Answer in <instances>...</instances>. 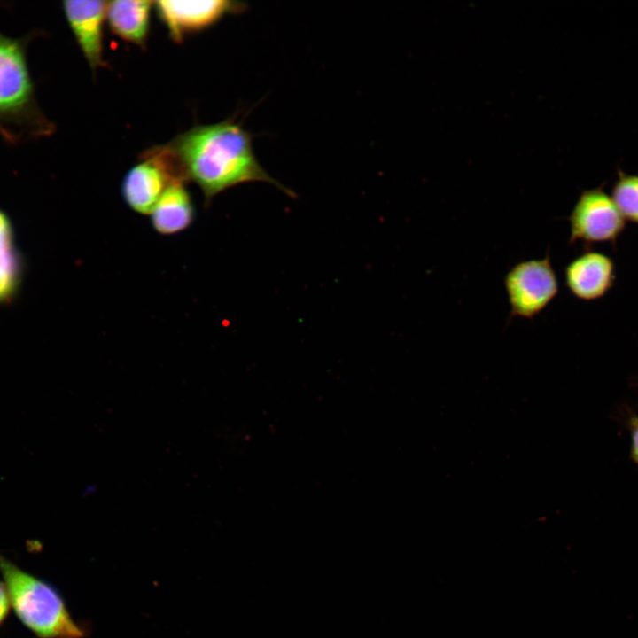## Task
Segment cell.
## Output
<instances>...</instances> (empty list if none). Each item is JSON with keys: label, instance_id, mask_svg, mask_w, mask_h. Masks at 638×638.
<instances>
[{"label": "cell", "instance_id": "1", "mask_svg": "<svg viewBox=\"0 0 638 638\" xmlns=\"http://www.w3.org/2000/svg\"><path fill=\"white\" fill-rule=\"evenodd\" d=\"M160 147L178 176L200 189L206 206L224 191L249 182L268 183L296 197L261 165L253 135L235 118L195 126Z\"/></svg>", "mask_w": 638, "mask_h": 638}, {"label": "cell", "instance_id": "2", "mask_svg": "<svg viewBox=\"0 0 638 638\" xmlns=\"http://www.w3.org/2000/svg\"><path fill=\"white\" fill-rule=\"evenodd\" d=\"M43 33L33 29L12 37L0 31V136L8 144L49 136L55 130L37 102L27 58L29 43Z\"/></svg>", "mask_w": 638, "mask_h": 638}, {"label": "cell", "instance_id": "3", "mask_svg": "<svg viewBox=\"0 0 638 638\" xmlns=\"http://www.w3.org/2000/svg\"><path fill=\"white\" fill-rule=\"evenodd\" d=\"M0 572L20 621L41 638H82L60 595L0 553Z\"/></svg>", "mask_w": 638, "mask_h": 638}, {"label": "cell", "instance_id": "4", "mask_svg": "<svg viewBox=\"0 0 638 638\" xmlns=\"http://www.w3.org/2000/svg\"><path fill=\"white\" fill-rule=\"evenodd\" d=\"M504 286L511 317H535L558 292V282L549 255L514 265L504 277Z\"/></svg>", "mask_w": 638, "mask_h": 638}, {"label": "cell", "instance_id": "5", "mask_svg": "<svg viewBox=\"0 0 638 638\" xmlns=\"http://www.w3.org/2000/svg\"><path fill=\"white\" fill-rule=\"evenodd\" d=\"M568 221L569 243L581 241L586 246L595 243H611L615 246L626 227V220L603 186L583 191Z\"/></svg>", "mask_w": 638, "mask_h": 638}, {"label": "cell", "instance_id": "6", "mask_svg": "<svg viewBox=\"0 0 638 638\" xmlns=\"http://www.w3.org/2000/svg\"><path fill=\"white\" fill-rule=\"evenodd\" d=\"M140 160L124 175L121 196L131 210L150 215L167 188L181 180L154 147L144 152Z\"/></svg>", "mask_w": 638, "mask_h": 638}, {"label": "cell", "instance_id": "7", "mask_svg": "<svg viewBox=\"0 0 638 638\" xmlns=\"http://www.w3.org/2000/svg\"><path fill=\"white\" fill-rule=\"evenodd\" d=\"M153 4L175 42H181L185 35L211 27L226 15L242 13L248 7L244 2L230 0H160Z\"/></svg>", "mask_w": 638, "mask_h": 638}, {"label": "cell", "instance_id": "8", "mask_svg": "<svg viewBox=\"0 0 638 638\" xmlns=\"http://www.w3.org/2000/svg\"><path fill=\"white\" fill-rule=\"evenodd\" d=\"M107 2L67 0L62 9L70 29L93 72L105 66L104 59V22Z\"/></svg>", "mask_w": 638, "mask_h": 638}, {"label": "cell", "instance_id": "9", "mask_svg": "<svg viewBox=\"0 0 638 638\" xmlns=\"http://www.w3.org/2000/svg\"><path fill=\"white\" fill-rule=\"evenodd\" d=\"M614 261L608 255L586 249L565 267L567 288L576 298L591 301L603 298L615 281Z\"/></svg>", "mask_w": 638, "mask_h": 638}, {"label": "cell", "instance_id": "10", "mask_svg": "<svg viewBox=\"0 0 638 638\" xmlns=\"http://www.w3.org/2000/svg\"><path fill=\"white\" fill-rule=\"evenodd\" d=\"M185 184L173 182L150 214L152 226L159 234H178L192 224L195 208Z\"/></svg>", "mask_w": 638, "mask_h": 638}, {"label": "cell", "instance_id": "11", "mask_svg": "<svg viewBox=\"0 0 638 638\" xmlns=\"http://www.w3.org/2000/svg\"><path fill=\"white\" fill-rule=\"evenodd\" d=\"M153 2L116 0L107 2L105 20L110 30L125 42L144 48L150 30Z\"/></svg>", "mask_w": 638, "mask_h": 638}, {"label": "cell", "instance_id": "12", "mask_svg": "<svg viewBox=\"0 0 638 638\" xmlns=\"http://www.w3.org/2000/svg\"><path fill=\"white\" fill-rule=\"evenodd\" d=\"M611 196L624 219L638 224V175L619 171Z\"/></svg>", "mask_w": 638, "mask_h": 638}, {"label": "cell", "instance_id": "13", "mask_svg": "<svg viewBox=\"0 0 638 638\" xmlns=\"http://www.w3.org/2000/svg\"><path fill=\"white\" fill-rule=\"evenodd\" d=\"M17 281V263L11 252L0 257V300L14 290Z\"/></svg>", "mask_w": 638, "mask_h": 638}, {"label": "cell", "instance_id": "14", "mask_svg": "<svg viewBox=\"0 0 638 638\" xmlns=\"http://www.w3.org/2000/svg\"><path fill=\"white\" fill-rule=\"evenodd\" d=\"M626 425L631 438L630 457L638 465V416L631 415Z\"/></svg>", "mask_w": 638, "mask_h": 638}, {"label": "cell", "instance_id": "15", "mask_svg": "<svg viewBox=\"0 0 638 638\" xmlns=\"http://www.w3.org/2000/svg\"><path fill=\"white\" fill-rule=\"evenodd\" d=\"M11 253V230L4 214L0 212V257Z\"/></svg>", "mask_w": 638, "mask_h": 638}, {"label": "cell", "instance_id": "16", "mask_svg": "<svg viewBox=\"0 0 638 638\" xmlns=\"http://www.w3.org/2000/svg\"><path fill=\"white\" fill-rule=\"evenodd\" d=\"M11 606V599L6 586L4 582L0 581V625L6 619Z\"/></svg>", "mask_w": 638, "mask_h": 638}]
</instances>
